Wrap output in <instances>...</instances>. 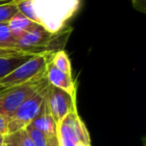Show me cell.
Here are the masks:
<instances>
[{"instance_id": "cell-1", "label": "cell", "mask_w": 146, "mask_h": 146, "mask_svg": "<svg viewBox=\"0 0 146 146\" xmlns=\"http://www.w3.org/2000/svg\"><path fill=\"white\" fill-rule=\"evenodd\" d=\"M35 15L41 25L51 34H56L79 10L80 0H31Z\"/></svg>"}, {"instance_id": "cell-2", "label": "cell", "mask_w": 146, "mask_h": 146, "mask_svg": "<svg viewBox=\"0 0 146 146\" xmlns=\"http://www.w3.org/2000/svg\"><path fill=\"white\" fill-rule=\"evenodd\" d=\"M51 53L52 52L49 51L37 53L22 63L20 66L15 68L12 72L0 78V92L22 85L44 74Z\"/></svg>"}, {"instance_id": "cell-3", "label": "cell", "mask_w": 146, "mask_h": 146, "mask_svg": "<svg viewBox=\"0 0 146 146\" xmlns=\"http://www.w3.org/2000/svg\"><path fill=\"white\" fill-rule=\"evenodd\" d=\"M48 84L44 73L22 85L0 92V115L8 120L27 98Z\"/></svg>"}, {"instance_id": "cell-4", "label": "cell", "mask_w": 146, "mask_h": 146, "mask_svg": "<svg viewBox=\"0 0 146 146\" xmlns=\"http://www.w3.org/2000/svg\"><path fill=\"white\" fill-rule=\"evenodd\" d=\"M49 85L50 84L35 92L17 108L16 111L7 121L6 134L16 133L24 129L33 121L44 104Z\"/></svg>"}, {"instance_id": "cell-5", "label": "cell", "mask_w": 146, "mask_h": 146, "mask_svg": "<svg viewBox=\"0 0 146 146\" xmlns=\"http://www.w3.org/2000/svg\"><path fill=\"white\" fill-rule=\"evenodd\" d=\"M57 137L60 146H78L90 143V136L77 109L68 113L57 124Z\"/></svg>"}, {"instance_id": "cell-6", "label": "cell", "mask_w": 146, "mask_h": 146, "mask_svg": "<svg viewBox=\"0 0 146 146\" xmlns=\"http://www.w3.org/2000/svg\"><path fill=\"white\" fill-rule=\"evenodd\" d=\"M45 101L56 124H58L72 110L76 109V99L52 85H49Z\"/></svg>"}, {"instance_id": "cell-7", "label": "cell", "mask_w": 146, "mask_h": 146, "mask_svg": "<svg viewBox=\"0 0 146 146\" xmlns=\"http://www.w3.org/2000/svg\"><path fill=\"white\" fill-rule=\"evenodd\" d=\"M45 75H46V79L50 85L66 92L69 96L76 99L77 86H76V82L73 78V75H69L67 73L62 72L59 69H57L51 63L50 59L46 65Z\"/></svg>"}, {"instance_id": "cell-8", "label": "cell", "mask_w": 146, "mask_h": 146, "mask_svg": "<svg viewBox=\"0 0 146 146\" xmlns=\"http://www.w3.org/2000/svg\"><path fill=\"white\" fill-rule=\"evenodd\" d=\"M30 125L39 129L40 131L44 132L48 136V138L57 134V124L55 123L54 119L52 118L50 112H49L46 101L44 102L40 111L38 112L36 117L33 119V121L30 123Z\"/></svg>"}, {"instance_id": "cell-9", "label": "cell", "mask_w": 146, "mask_h": 146, "mask_svg": "<svg viewBox=\"0 0 146 146\" xmlns=\"http://www.w3.org/2000/svg\"><path fill=\"white\" fill-rule=\"evenodd\" d=\"M41 53V52H40ZM37 53H19V54L10 55V56L0 57V78L4 77L5 75L12 72L15 68L20 66L22 63L28 60L30 57Z\"/></svg>"}, {"instance_id": "cell-10", "label": "cell", "mask_w": 146, "mask_h": 146, "mask_svg": "<svg viewBox=\"0 0 146 146\" xmlns=\"http://www.w3.org/2000/svg\"><path fill=\"white\" fill-rule=\"evenodd\" d=\"M35 24H37V23L29 20L28 18L24 17L19 12L16 15H14L9 20V22L7 23L9 29H10V31L12 32V34L14 35V37L16 39H18L21 35L24 34L29 29L32 28Z\"/></svg>"}, {"instance_id": "cell-11", "label": "cell", "mask_w": 146, "mask_h": 146, "mask_svg": "<svg viewBox=\"0 0 146 146\" xmlns=\"http://www.w3.org/2000/svg\"><path fill=\"white\" fill-rule=\"evenodd\" d=\"M50 61L60 71L67 73L69 75H73L71 61L69 59L67 53L63 49H60V50L54 51V52L51 53Z\"/></svg>"}, {"instance_id": "cell-12", "label": "cell", "mask_w": 146, "mask_h": 146, "mask_svg": "<svg viewBox=\"0 0 146 146\" xmlns=\"http://www.w3.org/2000/svg\"><path fill=\"white\" fill-rule=\"evenodd\" d=\"M0 47L17 49V39L9 29L7 23H0Z\"/></svg>"}, {"instance_id": "cell-13", "label": "cell", "mask_w": 146, "mask_h": 146, "mask_svg": "<svg viewBox=\"0 0 146 146\" xmlns=\"http://www.w3.org/2000/svg\"><path fill=\"white\" fill-rule=\"evenodd\" d=\"M17 13L18 7L16 0L6 3H0V23H8L9 20Z\"/></svg>"}, {"instance_id": "cell-14", "label": "cell", "mask_w": 146, "mask_h": 146, "mask_svg": "<svg viewBox=\"0 0 146 146\" xmlns=\"http://www.w3.org/2000/svg\"><path fill=\"white\" fill-rule=\"evenodd\" d=\"M16 1L17 7H18V12L20 14H22L24 17L28 18L29 20L38 24V20H37V17L35 15L31 0H16Z\"/></svg>"}, {"instance_id": "cell-15", "label": "cell", "mask_w": 146, "mask_h": 146, "mask_svg": "<svg viewBox=\"0 0 146 146\" xmlns=\"http://www.w3.org/2000/svg\"><path fill=\"white\" fill-rule=\"evenodd\" d=\"M24 129L26 130V132L28 133L29 137L31 138V140L33 141L35 146H46L47 141H48V136L44 132L33 127L30 124L28 126H26Z\"/></svg>"}, {"instance_id": "cell-16", "label": "cell", "mask_w": 146, "mask_h": 146, "mask_svg": "<svg viewBox=\"0 0 146 146\" xmlns=\"http://www.w3.org/2000/svg\"><path fill=\"white\" fill-rule=\"evenodd\" d=\"M5 146H21L18 132L12 134H6L4 138Z\"/></svg>"}, {"instance_id": "cell-17", "label": "cell", "mask_w": 146, "mask_h": 146, "mask_svg": "<svg viewBox=\"0 0 146 146\" xmlns=\"http://www.w3.org/2000/svg\"><path fill=\"white\" fill-rule=\"evenodd\" d=\"M18 134H19V139H20L21 146H35L25 129H22V130H20V131H18Z\"/></svg>"}, {"instance_id": "cell-18", "label": "cell", "mask_w": 146, "mask_h": 146, "mask_svg": "<svg viewBox=\"0 0 146 146\" xmlns=\"http://www.w3.org/2000/svg\"><path fill=\"white\" fill-rule=\"evenodd\" d=\"M19 53H26L25 51L17 50V49H11V48H5V47H0V57L3 56H10V55L19 54ZM32 53V52H30Z\"/></svg>"}, {"instance_id": "cell-19", "label": "cell", "mask_w": 146, "mask_h": 146, "mask_svg": "<svg viewBox=\"0 0 146 146\" xmlns=\"http://www.w3.org/2000/svg\"><path fill=\"white\" fill-rule=\"evenodd\" d=\"M131 2L137 11L146 13V0H131Z\"/></svg>"}, {"instance_id": "cell-20", "label": "cell", "mask_w": 146, "mask_h": 146, "mask_svg": "<svg viewBox=\"0 0 146 146\" xmlns=\"http://www.w3.org/2000/svg\"><path fill=\"white\" fill-rule=\"evenodd\" d=\"M7 118L4 116L0 115V134H5L6 135V130H7Z\"/></svg>"}, {"instance_id": "cell-21", "label": "cell", "mask_w": 146, "mask_h": 146, "mask_svg": "<svg viewBox=\"0 0 146 146\" xmlns=\"http://www.w3.org/2000/svg\"><path fill=\"white\" fill-rule=\"evenodd\" d=\"M46 146H60L58 137H57V134L48 138V141H47Z\"/></svg>"}, {"instance_id": "cell-22", "label": "cell", "mask_w": 146, "mask_h": 146, "mask_svg": "<svg viewBox=\"0 0 146 146\" xmlns=\"http://www.w3.org/2000/svg\"><path fill=\"white\" fill-rule=\"evenodd\" d=\"M4 138L5 134H0V146H2L4 144Z\"/></svg>"}, {"instance_id": "cell-23", "label": "cell", "mask_w": 146, "mask_h": 146, "mask_svg": "<svg viewBox=\"0 0 146 146\" xmlns=\"http://www.w3.org/2000/svg\"><path fill=\"white\" fill-rule=\"evenodd\" d=\"M13 0H0V3H6V2H10Z\"/></svg>"}, {"instance_id": "cell-24", "label": "cell", "mask_w": 146, "mask_h": 146, "mask_svg": "<svg viewBox=\"0 0 146 146\" xmlns=\"http://www.w3.org/2000/svg\"><path fill=\"white\" fill-rule=\"evenodd\" d=\"M2 146H5V145H4V144H3V145H2Z\"/></svg>"}]
</instances>
